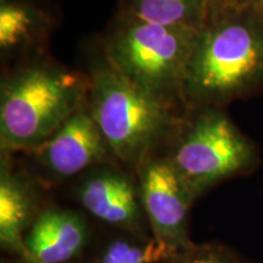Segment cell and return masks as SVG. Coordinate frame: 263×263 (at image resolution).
<instances>
[{
  "label": "cell",
  "instance_id": "cell-1",
  "mask_svg": "<svg viewBox=\"0 0 263 263\" xmlns=\"http://www.w3.org/2000/svg\"><path fill=\"white\" fill-rule=\"evenodd\" d=\"M263 90L261 6H210L183 85L186 112L224 107Z\"/></svg>",
  "mask_w": 263,
  "mask_h": 263
},
{
  "label": "cell",
  "instance_id": "cell-2",
  "mask_svg": "<svg viewBox=\"0 0 263 263\" xmlns=\"http://www.w3.org/2000/svg\"><path fill=\"white\" fill-rule=\"evenodd\" d=\"M89 77L55 64L33 59L3 78L0 87L2 154L41 146L87 101Z\"/></svg>",
  "mask_w": 263,
  "mask_h": 263
},
{
  "label": "cell",
  "instance_id": "cell-3",
  "mask_svg": "<svg viewBox=\"0 0 263 263\" xmlns=\"http://www.w3.org/2000/svg\"><path fill=\"white\" fill-rule=\"evenodd\" d=\"M197 31L117 11L104 39V59L140 89L185 115L183 85Z\"/></svg>",
  "mask_w": 263,
  "mask_h": 263
},
{
  "label": "cell",
  "instance_id": "cell-4",
  "mask_svg": "<svg viewBox=\"0 0 263 263\" xmlns=\"http://www.w3.org/2000/svg\"><path fill=\"white\" fill-rule=\"evenodd\" d=\"M87 104L116 159L137 170L168 141L184 117L128 81L105 59L89 76Z\"/></svg>",
  "mask_w": 263,
  "mask_h": 263
},
{
  "label": "cell",
  "instance_id": "cell-5",
  "mask_svg": "<svg viewBox=\"0 0 263 263\" xmlns=\"http://www.w3.org/2000/svg\"><path fill=\"white\" fill-rule=\"evenodd\" d=\"M164 154L195 199L224 180L250 174L261 163L258 147L222 107L190 110L170 137Z\"/></svg>",
  "mask_w": 263,
  "mask_h": 263
},
{
  "label": "cell",
  "instance_id": "cell-6",
  "mask_svg": "<svg viewBox=\"0 0 263 263\" xmlns=\"http://www.w3.org/2000/svg\"><path fill=\"white\" fill-rule=\"evenodd\" d=\"M138 173L141 206L154 238L174 254L188 248L189 210L196 200L188 185L166 155L151 154Z\"/></svg>",
  "mask_w": 263,
  "mask_h": 263
},
{
  "label": "cell",
  "instance_id": "cell-7",
  "mask_svg": "<svg viewBox=\"0 0 263 263\" xmlns=\"http://www.w3.org/2000/svg\"><path fill=\"white\" fill-rule=\"evenodd\" d=\"M31 154L49 176L59 179L110 164L116 159L87 101Z\"/></svg>",
  "mask_w": 263,
  "mask_h": 263
},
{
  "label": "cell",
  "instance_id": "cell-8",
  "mask_svg": "<svg viewBox=\"0 0 263 263\" xmlns=\"http://www.w3.org/2000/svg\"><path fill=\"white\" fill-rule=\"evenodd\" d=\"M77 197L99 221L132 235L145 236L140 234L146 217L138 184L117 167L101 164L87 171L77 186Z\"/></svg>",
  "mask_w": 263,
  "mask_h": 263
},
{
  "label": "cell",
  "instance_id": "cell-9",
  "mask_svg": "<svg viewBox=\"0 0 263 263\" xmlns=\"http://www.w3.org/2000/svg\"><path fill=\"white\" fill-rule=\"evenodd\" d=\"M88 227L80 213L60 207L42 210L24 242L25 263H68L83 251Z\"/></svg>",
  "mask_w": 263,
  "mask_h": 263
},
{
  "label": "cell",
  "instance_id": "cell-10",
  "mask_svg": "<svg viewBox=\"0 0 263 263\" xmlns=\"http://www.w3.org/2000/svg\"><path fill=\"white\" fill-rule=\"evenodd\" d=\"M39 195L34 183L11 166L9 154L0 164V242L2 248L26 259L25 235L39 213Z\"/></svg>",
  "mask_w": 263,
  "mask_h": 263
},
{
  "label": "cell",
  "instance_id": "cell-11",
  "mask_svg": "<svg viewBox=\"0 0 263 263\" xmlns=\"http://www.w3.org/2000/svg\"><path fill=\"white\" fill-rule=\"evenodd\" d=\"M52 27V20L31 0H0L2 57L21 54L41 45Z\"/></svg>",
  "mask_w": 263,
  "mask_h": 263
},
{
  "label": "cell",
  "instance_id": "cell-12",
  "mask_svg": "<svg viewBox=\"0 0 263 263\" xmlns=\"http://www.w3.org/2000/svg\"><path fill=\"white\" fill-rule=\"evenodd\" d=\"M211 0H120L118 12L151 24L200 29Z\"/></svg>",
  "mask_w": 263,
  "mask_h": 263
},
{
  "label": "cell",
  "instance_id": "cell-13",
  "mask_svg": "<svg viewBox=\"0 0 263 263\" xmlns=\"http://www.w3.org/2000/svg\"><path fill=\"white\" fill-rule=\"evenodd\" d=\"M176 255L153 235L111 240L94 263H167Z\"/></svg>",
  "mask_w": 263,
  "mask_h": 263
},
{
  "label": "cell",
  "instance_id": "cell-14",
  "mask_svg": "<svg viewBox=\"0 0 263 263\" xmlns=\"http://www.w3.org/2000/svg\"><path fill=\"white\" fill-rule=\"evenodd\" d=\"M167 263H250L239 252L219 242L194 244L177 252Z\"/></svg>",
  "mask_w": 263,
  "mask_h": 263
},
{
  "label": "cell",
  "instance_id": "cell-15",
  "mask_svg": "<svg viewBox=\"0 0 263 263\" xmlns=\"http://www.w3.org/2000/svg\"><path fill=\"white\" fill-rule=\"evenodd\" d=\"M262 0H211L210 6H261Z\"/></svg>",
  "mask_w": 263,
  "mask_h": 263
},
{
  "label": "cell",
  "instance_id": "cell-16",
  "mask_svg": "<svg viewBox=\"0 0 263 263\" xmlns=\"http://www.w3.org/2000/svg\"><path fill=\"white\" fill-rule=\"evenodd\" d=\"M261 9H262V11H263V0H262V3H261Z\"/></svg>",
  "mask_w": 263,
  "mask_h": 263
},
{
  "label": "cell",
  "instance_id": "cell-17",
  "mask_svg": "<svg viewBox=\"0 0 263 263\" xmlns=\"http://www.w3.org/2000/svg\"><path fill=\"white\" fill-rule=\"evenodd\" d=\"M24 263H25V262H24Z\"/></svg>",
  "mask_w": 263,
  "mask_h": 263
}]
</instances>
